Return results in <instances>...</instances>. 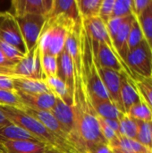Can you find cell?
Here are the masks:
<instances>
[{"label":"cell","mask_w":152,"mask_h":153,"mask_svg":"<svg viewBox=\"0 0 152 153\" xmlns=\"http://www.w3.org/2000/svg\"><path fill=\"white\" fill-rule=\"evenodd\" d=\"M73 108L76 121L73 145L78 152H86L94 144L107 143L101 134L98 116L92 108L82 77L75 80Z\"/></svg>","instance_id":"1"},{"label":"cell","mask_w":152,"mask_h":153,"mask_svg":"<svg viewBox=\"0 0 152 153\" xmlns=\"http://www.w3.org/2000/svg\"><path fill=\"white\" fill-rule=\"evenodd\" d=\"M0 111L11 123L23 128L40 143H45L47 146L57 148L65 153H78L73 147L61 142L39 121L27 114L23 109L0 105Z\"/></svg>","instance_id":"2"},{"label":"cell","mask_w":152,"mask_h":153,"mask_svg":"<svg viewBox=\"0 0 152 153\" xmlns=\"http://www.w3.org/2000/svg\"><path fill=\"white\" fill-rule=\"evenodd\" d=\"M77 22L63 15L47 17L37 43L39 53L57 56L64 50L69 30Z\"/></svg>","instance_id":"3"},{"label":"cell","mask_w":152,"mask_h":153,"mask_svg":"<svg viewBox=\"0 0 152 153\" xmlns=\"http://www.w3.org/2000/svg\"><path fill=\"white\" fill-rule=\"evenodd\" d=\"M125 65L133 75L150 79L152 76V52L144 40L139 47L128 52Z\"/></svg>","instance_id":"4"},{"label":"cell","mask_w":152,"mask_h":153,"mask_svg":"<svg viewBox=\"0 0 152 153\" xmlns=\"http://www.w3.org/2000/svg\"><path fill=\"white\" fill-rule=\"evenodd\" d=\"M16 20L26 48V52H29L39 41L46 22V17L39 14H26L17 17Z\"/></svg>","instance_id":"5"},{"label":"cell","mask_w":152,"mask_h":153,"mask_svg":"<svg viewBox=\"0 0 152 153\" xmlns=\"http://www.w3.org/2000/svg\"><path fill=\"white\" fill-rule=\"evenodd\" d=\"M9 76L43 80L44 75L41 70L39 50L38 45L27 52L25 56L10 70Z\"/></svg>","instance_id":"6"},{"label":"cell","mask_w":152,"mask_h":153,"mask_svg":"<svg viewBox=\"0 0 152 153\" xmlns=\"http://www.w3.org/2000/svg\"><path fill=\"white\" fill-rule=\"evenodd\" d=\"M91 43L95 60L99 66L114 70L122 74H126L133 79V74L125 64L107 44L103 42H94L92 40Z\"/></svg>","instance_id":"7"},{"label":"cell","mask_w":152,"mask_h":153,"mask_svg":"<svg viewBox=\"0 0 152 153\" xmlns=\"http://www.w3.org/2000/svg\"><path fill=\"white\" fill-rule=\"evenodd\" d=\"M0 39L27 53L17 20L9 11L0 12Z\"/></svg>","instance_id":"8"},{"label":"cell","mask_w":152,"mask_h":153,"mask_svg":"<svg viewBox=\"0 0 152 153\" xmlns=\"http://www.w3.org/2000/svg\"><path fill=\"white\" fill-rule=\"evenodd\" d=\"M52 6L53 0H13L9 12L16 18L26 14H39L47 18Z\"/></svg>","instance_id":"9"},{"label":"cell","mask_w":152,"mask_h":153,"mask_svg":"<svg viewBox=\"0 0 152 153\" xmlns=\"http://www.w3.org/2000/svg\"><path fill=\"white\" fill-rule=\"evenodd\" d=\"M97 64V63H96ZM99 74L103 82V84L109 95L111 101L116 106V108L124 114L125 111L123 107V103L121 100V80H122V74H119L114 70L100 67L97 65Z\"/></svg>","instance_id":"10"},{"label":"cell","mask_w":152,"mask_h":153,"mask_svg":"<svg viewBox=\"0 0 152 153\" xmlns=\"http://www.w3.org/2000/svg\"><path fill=\"white\" fill-rule=\"evenodd\" d=\"M51 112L56 117V119L58 121V123L61 125L65 132L67 134L70 142L73 145L76 130L75 112L73 106H69L65 104L63 100L56 98L55 106L51 109Z\"/></svg>","instance_id":"11"},{"label":"cell","mask_w":152,"mask_h":153,"mask_svg":"<svg viewBox=\"0 0 152 153\" xmlns=\"http://www.w3.org/2000/svg\"><path fill=\"white\" fill-rule=\"evenodd\" d=\"M22 109L27 114L30 115L31 117L36 118L38 121H39L51 134H53L61 142H63L64 143H65L67 145H70V146H72V147H73L75 149V147L70 142V139H69L67 134L65 132V130L63 129L61 125L58 123V121L56 119V117H54V115L52 114L51 111L36 110V109H31V108H23Z\"/></svg>","instance_id":"12"},{"label":"cell","mask_w":152,"mask_h":153,"mask_svg":"<svg viewBox=\"0 0 152 153\" xmlns=\"http://www.w3.org/2000/svg\"><path fill=\"white\" fill-rule=\"evenodd\" d=\"M22 104L24 108H29L36 110L51 111L55 106L56 98L51 92L30 94L22 91H16Z\"/></svg>","instance_id":"13"},{"label":"cell","mask_w":152,"mask_h":153,"mask_svg":"<svg viewBox=\"0 0 152 153\" xmlns=\"http://www.w3.org/2000/svg\"><path fill=\"white\" fill-rule=\"evenodd\" d=\"M56 76L66 84L71 95L73 98L75 91V69L70 56L65 49L57 56Z\"/></svg>","instance_id":"14"},{"label":"cell","mask_w":152,"mask_h":153,"mask_svg":"<svg viewBox=\"0 0 152 153\" xmlns=\"http://www.w3.org/2000/svg\"><path fill=\"white\" fill-rule=\"evenodd\" d=\"M5 153H43L47 145L39 141H0Z\"/></svg>","instance_id":"15"},{"label":"cell","mask_w":152,"mask_h":153,"mask_svg":"<svg viewBox=\"0 0 152 153\" xmlns=\"http://www.w3.org/2000/svg\"><path fill=\"white\" fill-rule=\"evenodd\" d=\"M120 94L125 114L131 107L139 103L142 100L132 78H130L126 74H122Z\"/></svg>","instance_id":"16"},{"label":"cell","mask_w":152,"mask_h":153,"mask_svg":"<svg viewBox=\"0 0 152 153\" xmlns=\"http://www.w3.org/2000/svg\"><path fill=\"white\" fill-rule=\"evenodd\" d=\"M133 19H134L133 15L127 16L125 19L122 25L120 26L115 39H113L114 47H115L117 54L119 55L120 58L123 60V62L125 64V61L126 56H127V54L129 52L128 47H127V41H128L129 31H130V29H131L132 22H133Z\"/></svg>","instance_id":"17"},{"label":"cell","mask_w":152,"mask_h":153,"mask_svg":"<svg viewBox=\"0 0 152 153\" xmlns=\"http://www.w3.org/2000/svg\"><path fill=\"white\" fill-rule=\"evenodd\" d=\"M15 91L30 94L50 92L43 80H36L27 77H12Z\"/></svg>","instance_id":"18"},{"label":"cell","mask_w":152,"mask_h":153,"mask_svg":"<svg viewBox=\"0 0 152 153\" xmlns=\"http://www.w3.org/2000/svg\"><path fill=\"white\" fill-rule=\"evenodd\" d=\"M44 82L46 83L48 91L57 99L63 100L69 106H73V98L70 93V91L66 84L57 76L44 77Z\"/></svg>","instance_id":"19"},{"label":"cell","mask_w":152,"mask_h":153,"mask_svg":"<svg viewBox=\"0 0 152 153\" xmlns=\"http://www.w3.org/2000/svg\"><path fill=\"white\" fill-rule=\"evenodd\" d=\"M63 15L74 22L81 19L76 0H53V6L48 16Z\"/></svg>","instance_id":"20"},{"label":"cell","mask_w":152,"mask_h":153,"mask_svg":"<svg viewBox=\"0 0 152 153\" xmlns=\"http://www.w3.org/2000/svg\"><path fill=\"white\" fill-rule=\"evenodd\" d=\"M0 141H38L23 128L9 123L0 127Z\"/></svg>","instance_id":"21"},{"label":"cell","mask_w":152,"mask_h":153,"mask_svg":"<svg viewBox=\"0 0 152 153\" xmlns=\"http://www.w3.org/2000/svg\"><path fill=\"white\" fill-rule=\"evenodd\" d=\"M92 108L98 117L105 119H116L118 120L122 112L116 108V106L111 100L90 99Z\"/></svg>","instance_id":"22"},{"label":"cell","mask_w":152,"mask_h":153,"mask_svg":"<svg viewBox=\"0 0 152 153\" xmlns=\"http://www.w3.org/2000/svg\"><path fill=\"white\" fill-rule=\"evenodd\" d=\"M110 147L127 153H152L136 140L123 136H119L117 141Z\"/></svg>","instance_id":"23"},{"label":"cell","mask_w":152,"mask_h":153,"mask_svg":"<svg viewBox=\"0 0 152 153\" xmlns=\"http://www.w3.org/2000/svg\"><path fill=\"white\" fill-rule=\"evenodd\" d=\"M132 80L137 89L142 100H143L152 110V79L133 75Z\"/></svg>","instance_id":"24"},{"label":"cell","mask_w":152,"mask_h":153,"mask_svg":"<svg viewBox=\"0 0 152 153\" xmlns=\"http://www.w3.org/2000/svg\"><path fill=\"white\" fill-rule=\"evenodd\" d=\"M136 19L141 26L144 39L152 52V0L142 15Z\"/></svg>","instance_id":"25"},{"label":"cell","mask_w":152,"mask_h":153,"mask_svg":"<svg viewBox=\"0 0 152 153\" xmlns=\"http://www.w3.org/2000/svg\"><path fill=\"white\" fill-rule=\"evenodd\" d=\"M102 0H76L80 16L87 20L99 16Z\"/></svg>","instance_id":"26"},{"label":"cell","mask_w":152,"mask_h":153,"mask_svg":"<svg viewBox=\"0 0 152 153\" xmlns=\"http://www.w3.org/2000/svg\"><path fill=\"white\" fill-rule=\"evenodd\" d=\"M119 134L120 136L136 139L138 132V122L134 118L129 117L127 114L122 113L119 119Z\"/></svg>","instance_id":"27"},{"label":"cell","mask_w":152,"mask_h":153,"mask_svg":"<svg viewBox=\"0 0 152 153\" xmlns=\"http://www.w3.org/2000/svg\"><path fill=\"white\" fill-rule=\"evenodd\" d=\"M126 114L137 121L145 123L152 122V110L143 100L131 107Z\"/></svg>","instance_id":"28"},{"label":"cell","mask_w":152,"mask_h":153,"mask_svg":"<svg viewBox=\"0 0 152 153\" xmlns=\"http://www.w3.org/2000/svg\"><path fill=\"white\" fill-rule=\"evenodd\" d=\"M138 122V132L136 141L152 152V124L145 122Z\"/></svg>","instance_id":"29"},{"label":"cell","mask_w":152,"mask_h":153,"mask_svg":"<svg viewBox=\"0 0 152 153\" xmlns=\"http://www.w3.org/2000/svg\"><path fill=\"white\" fill-rule=\"evenodd\" d=\"M144 37L141 29V26L139 24L138 20L134 17L132 26L129 31V36H128V41H127V47L128 50L131 51L137 47H139L143 41H144Z\"/></svg>","instance_id":"30"},{"label":"cell","mask_w":152,"mask_h":153,"mask_svg":"<svg viewBox=\"0 0 152 153\" xmlns=\"http://www.w3.org/2000/svg\"><path fill=\"white\" fill-rule=\"evenodd\" d=\"M40 65L44 77L56 76L57 74V56H54L48 54H41Z\"/></svg>","instance_id":"31"},{"label":"cell","mask_w":152,"mask_h":153,"mask_svg":"<svg viewBox=\"0 0 152 153\" xmlns=\"http://www.w3.org/2000/svg\"><path fill=\"white\" fill-rule=\"evenodd\" d=\"M0 50L9 61L14 64H17L18 62H20L26 55L25 53L22 52L20 49H18L14 46L10 45L1 39H0Z\"/></svg>","instance_id":"32"},{"label":"cell","mask_w":152,"mask_h":153,"mask_svg":"<svg viewBox=\"0 0 152 153\" xmlns=\"http://www.w3.org/2000/svg\"><path fill=\"white\" fill-rule=\"evenodd\" d=\"M0 105L13 107L20 109L24 108L15 91H8L4 89H0Z\"/></svg>","instance_id":"33"},{"label":"cell","mask_w":152,"mask_h":153,"mask_svg":"<svg viewBox=\"0 0 152 153\" xmlns=\"http://www.w3.org/2000/svg\"><path fill=\"white\" fill-rule=\"evenodd\" d=\"M133 15L132 0H115L112 17L125 18Z\"/></svg>","instance_id":"34"},{"label":"cell","mask_w":152,"mask_h":153,"mask_svg":"<svg viewBox=\"0 0 152 153\" xmlns=\"http://www.w3.org/2000/svg\"><path fill=\"white\" fill-rule=\"evenodd\" d=\"M98 118H99V122L100 131H101V134H102L104 139L106 140V142L108 143L109 146H112L117 141V139L119 138V135L114 130H112L108 126H107L101 117H98Z\"/></svg>","instance_id":"35"},{"label":"cell","mask_w":152,"mask_h":153,"mask_svg":"<svg viewBox=\"0 0 152 153\" xmlns=\"http://www.w3.org/2000/svg\"><path fill=\"white\" fill-rule=\"evenodd\" d=\"M114 4L115 0H102L101 2L99 17L105 22V24L112 18Z\"/></svg>","instance_id":"36"},{"label":"cell","mask_w":152,"mask_h":153,"mask_svg":"<svg viewBox=\"0 0 152 153\" xmlns=\"http://www.w3.org/2000/svg\"><path fill=\"white\" fill-rule=\"evenodd\" d=\"M125 18H116V17H112L107 23H106V26H107V30L108 31V34L113 41V39H115L120 26L122 25V23L124 22Z\"/></svg>","instance_id":"37"},{"label":"cell","mask_w":152,"mask_h":153,"mask_svg":"<svg viewBox=\"0 0 152 153\" xmlns=\"http://www.w3.org/2000/svg\"><path fill=\"white\" fill-rule=\"evenodd\" d=\"M151 0H132V9L133 15L138 18L148 7Z\"/></svg>","instance_id":"38"},{"label":"cell","mask_w":152,"mask_h":153,"mask_svg":"<svg viewBox=\"0 0 152 153\" xmlns=\"http://www.w3.org/2000/svg\"><path fill=\"white\" fill-rule=\"evenodd\" d=\"M16 64L9 61L2 53V51L0 50V74L2 75H6L9 76V73L10 70Z\"/></svg>","instance_id":"39"},{"label":"cell","mask_w":152,"mask_h":153,"mask_svg":"<svg viewBox=\"0 0 152 153\" xmlns=\"http://www.w3.org/2000/svg\"><path fill=\"white\" fill-rule=\"evenodd\" d=\"M86 153H114L113 149L107 143H100L92 145Z\"/></svg>","instance_id":"40"},{"label":"cell","mask_w":152,"mask_h":153,"mask_svg":"<svg viewBox=\"0 0 152 153\" xmlns=\"http://www.w3.org/2000/svg\"><path fill=\"white\" fill-rule=\"evenodd\" d=\"M0 89L8 90V91H14L12 77L0 74Z\"/></svg>","instance_id":"41"},{"label":"cell","mask_w":152,"mask_h":153,"mask_svg":"<svg viewBox=\"0 0 152 153\" xmlns=\"http://www.w3.org/2000/svg\"><path fill=\"white\" fill-rule=\"evenodd\" d=\"M102 119L106 123L107 126H108L112 130H114L120 136V134H119V122H118V120H116V119H105V118H102Z\"/></svg>","instance_id":"42"},{"label":"cell","mask_w":152,"mask_h":153,"mask_svg":"<svg viewBox=\"0 0 152 153\" xmlns=\"http://www.w3.org/2000/svg\"><path fill=\"white\" fill-rule=\"evenodd\" d=\"M43 153H65L63 151L57 149V148H55V147H51V146H47V149L45 150V152Z\"/></svg>","instance_id":"43"},{"label":"cell","mask_w":152,"mask_h":153,"mask_svg":"<svg viewBox=\"0 0 152 153\" xmlns=\"http://www.w3.org/2000/svg\"><path fill=\"white\" fill-rule=\"evenodd\" d=\"M10 123V121L4 117V115L0 111V127L1 126H5V125H7V124H9Z\"/></svg>","instance_id":"44"},{"label":"cell","mask_w":152,"mask_h":153,"mask_svg":"<svg viewBox=\"0 0 152 153\" xmlns=\"http://www.w3.org/2000/svg\"><path fill=\"white\" fill-rule=\"evenodd\" d=\"M114 151V153H127V152H121L119 150H116V149H113Z\"/></svg>","instance_id":"45"},{"label":"cell","mask_w":152,"mask_h":153,"mask_svg":"<svg viewBox=\"0 0 152 153\" xmlns=\"http://www.w3.org/2000/svg\"><path fill=\"white\" fill-rule=\"evenodd\" d=\"M0 153H5L4 152V148H3V146H2V144L0 143Z\"/></svg>","instance_id":"46"},{"label":"cell","mask_w":152,"mask_h":153,"mask_svg":"<svg viewBox=\"0 0 152 153\" xmlns=\"http://www.w3.org/2000/svg\"><path fill=\"white\" fill-rule=\"evenodd\" d=\"M83 153H86V152H83Z\"/></svg>","instance_id":"47"},{"label":"cell","mask_w":152,"mask_h":153,"mask_svg":"<svg viewBox=\"0 0 152 153\" xmlns=\"http://www.w3.org/2000/svg\"><path fill=\"white\" fill-rule=\"evenodd\" d=\"M151 124H152V122H151Z\"/></svg>","instance_id":"48"}]
</instances>
